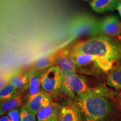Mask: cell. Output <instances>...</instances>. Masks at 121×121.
<instances>
[{
	"instance_id": "6da1fadb",
	"label": "cell",
	"mask_w": 121,
	"mask_h": 121,
	"mask_svg": "<svg viewBox=\"0 0 121 121\" xmlns=\"http://www.w3.org/2000/svg\"><path fill=\"white\" fill-rule=\"evenodd\" d=\"M71 50L72 53L92 54L121 65V42L108 36L100 35L81 40Z\"/></svg>"
},
{
	"instance_id": "7a4b0ae2",
	"label": "cell",
	"mask_w": 121,
	"mask_h": 121,
	"mask_svg": "<svg viewBox=\"0 0 121 121\" xmlns=\"http://www.w3.org/2000/svg\"><path fill=\"white\" fill-rule=\"evenodd\" d=\"M83 121H105L113 110L112 104L100 90L90 91L75 100Z\"/></svg>"
},
{
	"instance_id": "3957f363",
	"label": "cell",
	"mask_w": 121,
	"mask_h": 121,
	"mask_svg": "<svg viewBox=\"0 0 121 121\" xmlns=\"http://www.w3.org/2000/svg\"><path fill=\"white\" fill-rule=\"evenodd\" d=\"M72 54L77 72L84 75L96 76L100 72H108L114 66L113 62L102 57L90 54Z\"/></svg>"
},
{
	"instance_id": "277c9868",
	"label": "cell",
	"mask_w": 121,
	"mask_h": 121,
	"mask_svg": "<svg viewBox=\"0 0 121 121\" xmlns=\"http://www.w3.org/2000/svg\"><path fill=\"white\" fill-rule=\"evenodd\" d=\"M91 90L86 80L77 73L63 76L62 91L74 100L86 94Z\"/></svg>"
},
{
	"instance_id": "5b68a950",
	"label": "cell",
	"mask_w": 121,
	"mask_h": 121,
	"mask_svg": "<svg viewBox=\"0 0 121 121\" xmlns=\"http://www.w3.org/2000/svg\"><path fill=\"white\" fill-rule=\"evenodd\" d=\"M63 81L62 73L56 66L50 67L42 75L41 86L49 95H57L62 91Z\"/></svg>"
},
{
	"instance_id": "8992f818",
	"label": "cell",
	"mask_w": 121,
	"mask_h": 121,
	"mask_svg": "<svg viewBox=\"0 0 121 121\" xmlns=\"http://www.w3.org/2000/svg\"><path fill=\"white\" fill-rule=\"evenodd\" d=\"M54 66L58 68L63 76L77 72L75 60L71 49H63L57 51Z\"/></svg>"
},
{
	"instance_id": "52a82bcc",
	"label": "cell",
	"mask_w": 121,
	"mask_h": 121,
	"mask_svg": "<svg viewBox=\"0 0 121 121\" xmlns=\"http://www.w3.org/2000/svg\"><path fill=\"white\" fill-rule=\"evenodd\" d=\"M98 32L104 35L118 38L121 36V20L117 16H109L98 23Z\"/></svg>"
},
{
	"instance_id": "ba28073f",
	"label": "cell",
	"mask_w": 121,
	"mask_h": 121,
	"mask_svg": "<svg viewBox=\"0 0 121 121\" xmlns=\"http://www.w3.org/2000/svg\"><path fill=\"white\" fill-rule=\"evenodd\" d=\"M50 95L40 91L39 93L31 99H28L25 107L35 115L37 114L42 108L49 105L51 103Z\"/></svg>"
},
{
	"instance_id": "9c48e42d",
	"label": "cell",
	"mask_w": 121,
	"mask_h": 121,
	"mask_svg": "<svg viewBox=\"0 0 121 121\" xmlns=\"http://www.w3.org/2000/svg\"><path fill=\"white\" fill-rule=\"evenodd\" d=\"M57 55V52L40 57L35 60L30 65V67L31 69V71H36L38 72L39 71L49 69L50 67L54 66Z\"/></svg>"
},
{
	"instance_id": "30bf717a",
	"label": "cell",
	"mask_w": 121,
	"mask_h": 121,
	"mask_svg": "<svg viewBox=\"0 0 121 121\" xmlns=\"http://www.w3.org/2000/svg\"><path fill=\"white\" fill-rule=\"evenodd\" d=\"M81 114L78 107L74 105H65L60 109L58 121H81Z\"/></svg>"
},
{
	"instance_id": "8fae6325",
	"label": "cell",
	"mask_w": 121,
	"mask_h": 121,
	"mask_svg": "<svg viewBox=\"0 0 121 121\" xmlns=\"http://www.w3.org/2000/svg\"><path fill=\"white\" fill-rule=\"evenodd\" d=\"M118 3V0H91L89 4L96 13H104L116 10Z\"/></svg>"
},
{
	"instance_id": "7c38bea8",
	"label": "cell",
	"mask_w": 121,
	"mask_h": 121,
	"mask_svg": "<svg viewBox=\"0 0 121 121\" xmlns=\"http://www.w3.org/2000/svg\"><path fill=\"white\" fill-rule=\"evenodd\" d=\"M42 76H39L38 72L36 71H30L29 72L27 86L28 88V99L34 97L40 91Z\"/></svg>"
},
{
	"instance_id": "4fadbf2b",
	"label": "cell",
	"mask_w": 121,
	"mask_h": 121,
	"mask_svg": "<svg viewBox=\"0 0 121 121\" xmlns=\"http://www.w3.org/2000/svg\"><path fill=\"white\" fill-rule=\"evenodd\" d=\"M29 73L24 71L18 70L9 76V82L13 84L16 89H24L27 87Z\"/></svg>"
},
{
	"instance_id": "5bb4252c",
	"label": "cell",
	"mask_w": 121,
	"mask_h": 121,
	"mask_svg": "<svg viewBox=\"0 0 121 121\" xmlns=\"http://www.w3.org/2000/svg\"><path fill=\"white\" fill-rule=\"evenodd\" d=\"M107 82L109 86L121 90V65L113 66L108 72Z\"/></svg>"
},
{
	"instance_id": "9a60e30c",
	"label": "cell",
	"mask_w": 121,
	"mask_h": 121,
	"mask_svg": "<svg viewBox=\"0 0 121 121\" xmlns=\"http://www.w3.org/2000/svg\"><path fill=\"white\" fill-rule=\"evenodd\" d=\"M58 108L56 104L53 103L42 108L37 113V121H48L57 117Z\"/></svg>"
},
{
	"instance_id": "2e32d148",
	"label": "cell",
	"mask_w": 121,
	"mask_h": 121,
	"mask_svg": "<svg viewBox=\"0 0 121 121\" xmlns=\"http://www.w3.org/2000/svg\"><path fill=\"white\" fill-rule=\"evenodd\" d=\"M22 103V98L21 95L16 94L13 97L10 98L7 100L2 102L1 104V115L9 112L11 110L14 109L15 108L19 107Z\"/></svg>"
},
{
	"instance_id": "e0dca14e",
	"label": "cell",
	"mask_w": 121,
	"mask_h": 121,
	"mask_svg": "<svg viewBox=\"0 0 121 121\" xmlns=\"http://www.w3.org/2000/svg\"><path fill=\"white\" fill-rule=\"evenodd\" d=\"M16 95V88L13 84L9 82L4 87L1 89L0 98L2 102L7 100Z\"/></svg>"
},
{
	"instance_id": "ac0fdd59",
	"label": "cell",
	"mask_w": 121,
	"mask_h": 121,
	"mask_svg": "<svg viewBox=\"0 0 121 121\" xmlns=\"http://www.w3.org/2000/svg\"><path fill=\"white\" fill-rule=\"evenodd\" d=\"M20 121H36L35 115L28 110L25 107L21 109Z\"/></svg>"
},
{
	"instance_id": "d6986e66",
	"label": "cell",
	"mask_w": 121,
	"mask_h": 121,
	"mask_svg": "<svg viewBox=\"0 0 121 121\" xmlns=\"http://www.w3.org/2000/svg\"><path fill=\"white\" fill-rule=\"evenodd\" d=\"M8 116L11 121H20L19 112L17 109H14L9 112H8Z\"/></svg>"
},
{
	"instance_id": "ffe728a7",
	"label": "cell",
	"mask_w": 121,
	"mask_h": 121,
	"mask_svg": "<svg viewBox=\"0 0 121 121\" xmlns=\"http://www.w3.org/2000/svg\"><path fill=\"white\" fill-rule=\"evenodd\" d=\"M116 10H117L118 12L119 15L121 17V1H118V3L117 8H116Z\"/></svg>"
},
{
	"instance_id": "44dd1931",
	"label": "cell",
	"mask_w": 121,
	"mask_h": 121,
	"mask_svg": "<svg viewBox=\"0 0 121 121\" xmlns=\"http://www.w3.org/2000/svg\"><path fill=\"white\" fill-rule=\"evenodd\" d=\"M0 121H11V120L9 117V116H4L1 117V119H0Z\"/></svg>"
},
{
	"instance_id": "7402d4cb",
	"label": "cell",
	"mask_w": 121,
	"mask_h": 121,
	"mask_svg": "<svg viewBox=\"0 0 121 121\" xmlns=\"http://www.w3.org/2000/svg\"><path fill=\"white\" fill-rule=\"evenodd\" d=\"M48 121H58V118L55 117L54 118H53L52 119H51V120Z\"/></svg>"
},
{
	"instance_id": "603a6c76",
	"label": "cell",
	"mask_w": 121,
	"mask_h": 121,
	"mask_svg": "<svg viewBox=\"0 0 121 121\" xmlns=\"http://www.w3.org/2000/svg\"><path fill=\"white\" fill-rule=\"evenodd\" d=\"M119 105H120V106H121V95H120V97H119Z\"/></svg>"
},
{
	"instance_id": "cb8c5ba5",
	"label": "cell",
	"mask_w": 121,
	"mask_h": 121,
	"mask_svg": "<svg viewBox=\"0 0 121 121\" xmlns=\"http://www.w3.org/2000/svg\"><path fill=\"white\" fill-rule=\"evenodd\" d=\"M83 1H90V0H83Z\"/></svg>"
},
{
	"instance_id": "d4e9b609",
	"label": "cell",
	"mask_w": 121,
	"mask_h": 121,
	"mask_svg": "<svg viewBox=\"0 0 121 121\" xmlns=\"http://www.w3.org/2000/svg\"><path fill=\"white\" fill-rule=\"evenodd\" d=\"M119 1H121V0H119Z\"/></svg>"
}]
</instances>
